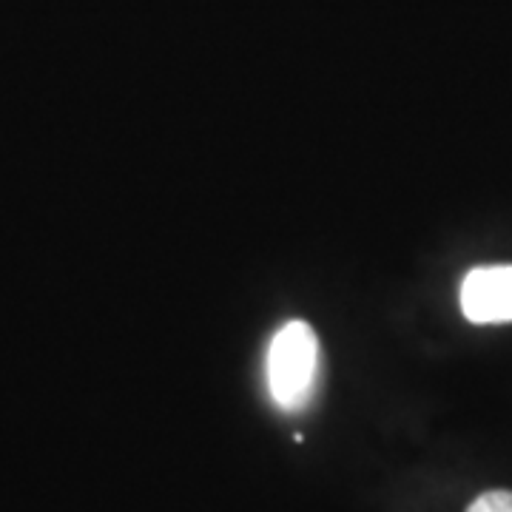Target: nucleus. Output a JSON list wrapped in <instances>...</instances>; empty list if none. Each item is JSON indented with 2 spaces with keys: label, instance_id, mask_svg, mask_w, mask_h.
<instances>
[{
  "label": "nucleus",
  "instance_id": "nucleus-1",
  "mask_svg": "<svg viewBox=\"0 0 512 512\" xmlns=\"http://www.w3.org/2000/svg\"><path fill=\"white\" fill-rule=\"evenodd\" d=\"M268 390L282 410L299 413L311 404L319 384V336L308 322L293 319L276 330L268 348Z\"/></svg>",
  "mask_w": 512,
  "mask_h": 512
},
{
  "label": "nucleus",
  "instance_id": "nucleus-2",
  "mask_svg": "<svg viewBox=\"0 0 512 512\" xmlns=\"http://www.w3.org/2000/svg\"><path fill=\"white\" fill-rule=\"evenodd\" d=\"M461 311L476 325L512 322V265H487L464 276Z\"/></svg>",
  "mask_w": 512,
  "mask_h": 512
},
{
  "label": "nucleus",
  "instance_id": "nucleus-3",
  "mask_svg": "<svg viewBox=\"0 0 512 512\" xmlns=\"http://www.w3.org/2000/svg\"><path fill=\"white\" fill-rule=\"evenodd\" d=\"M467 512H512V493L510 490H490V493L478 495Z\"/></svg>",
  "mask_w": 512,
  "mask_h": 512
}]
</instances>
